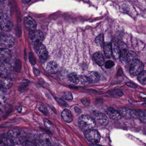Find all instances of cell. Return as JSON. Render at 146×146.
Returning a JSON list of instances; mask_svg holds the SVG:
<instances>
[{
    "mask_svg": "<svg viewBox=\"0 0 146 146\" xmlns=\"http://www.w3.org/2000/svg\"><path fill=\"white\" fill-rule=\"evenodd\" d=\"M27 136L24 131L19 129L11 130L7 133V137L14 144L23 143L26 140Z\"/></svg>",
    "mask_w": 146,
    "mask_h": 146,
    "instance_id": "cell-1",
    "label": "cell"
},
{
    "mask_svg": "<svg viewBox=\"0 0 146 146\" xmlns=\"http://www.w3.org/2000/svg\"><path fill=\"white\" fill-rule=\"evenodd\" d=\"M78 123L80 128L85 131L93 129L96 124L93 117L88 115L80 116L78 119Z\"/></svg>",
    "mask_w": 146,
    "mask_h": 146,
    "instance_id": "cell-2",
    "label": "cell"
},
{
    "mask_svg": "<svg viewBox=\"0 0 146 146\" xmlns=\"http://www.w3.org/2000/svg\"><path fill=\"white\" fill-rule=\"evenodd\" d=\"M15 39L12 35L5 34L0 38V46L4 48H11L15 44Z\"/></svg>",
    "mask_w": 146,
    "mask_h": 146,
    "instance_id": "cell-3",
    "label": "cell"
},
{
    "mask_svg": "<svg viewBox=\"0 0 146 146\" xmlns=\"http://www.w3.org/2000/svg\"><path fill=\"white\" fill-rule=\"evenodd\" d=\"M13 27V24L10 18L4 13H0V27L4 31H9Z\"/></svg>",
    "mask_w": 146,
    "mask_h": 146,
    "instance_id": "cell-4",
    "label": "cell"
},
{
    "mask_svg": "<svg viewBox=\"0 0 146 146\" xmlns=\"http://www.w3.org/2000/svg\"><path fill=\"white\" fill-rule=\"evenodd\" d=\"M84 135L87 140L93 144H97L100 140V135L96 130L91 129L85 130Z\"/></svg>",
    "mask_w": 146,
    "mask_h": 146,
    "instance_id": "cell-5",
    "label": "cell"
},
{
    "mask_svg": "<svg viewBox=\"0 0 146 146\" xmlns=\"http://www.w3.org/2000/svg\"><path fill=\"white\" fill-rule=\"evenodd\" d=\"M143 64L139 60L135 59L130 63L129 71L133 76H137L143 70Z\"/></svg>",
    "mask_w": 146,
    "mask_h": 146,
    "instance_id": "cell-6",
    "label": "cell"
},
{
    "mask_svg": "<svg viewBox=\"0 0 146 146\" xmlns=\"http://www.w3.org/2000/svg\"><path fill=\"white\" fill-rule=\"evenodd\" d=\"M35 50L41 61L44 62L47 60L48 58V53L46 47L42 43L35 46Z\"/></svg>",
    "mask_w": 146,
    "mask_h": 146,
    "instance_id": "cell-7",
    "label": "cell"
},
{
    "mask_svg": "<svg viewBox=\"0 0 146 146\" xmlns=\"http://www.w3.org/2000/svg\"><path fill=\"white\" fill-rule=\"evenodd\" d=\"M30 38L32 43L36 46L42 43L44 36L43 33L41 31L35 30L31 31L30 34Z\"/></svg>",
    "mask_w": 146,
    "mask_h": 146,
    "instance_id": "cell-8",
    "label": "cell"
},
{
    "mask_svg": "<svg viewBox=\"0 0 146 146\" xmlns=\"http://www.w3.org/2000/svg\"><path fill=\"white\" fill-rule=\"evenodd\" d=\"M121 116L128 119H132L137 117V111L128 108H123L119 111Z\"/></svg>",
    "mask_w": 146,
    "mask_h": 146,
    "instance_id": "cell-9",
    "label": "cell"
},
{
    "mask_svg": "<svg viewBox=\"0 0 146 146\" xmlns=\"http://www.w3.org/2000/svg\"><path fill=\"white\" fill-rule=\"evenodd\" d=\"M11 58V52L9 49L4 48L0 49V63L2 64L7 63Z\"/></svg>",
    "mask_w": 146,
    "mask_h": 146,
    "instance_id": "cell-10",
    "label": "cell"
},
{
    "mask_svg": "<svg viewBox=\"0 0 146 146\" xmlns=\"http://www.w3.org/2000/svg\"><path fill=\"white\" fill-rule=\"evenodd\" d=\"M38 146H53L51 138L46 134L40 135L37 138Z\"/></svg>",
    "mask_w": 146,
    "mask_h": 146,
    "instance_id": "cell-11",
    "label": "cell"
},
{
    "mask_svg": "<svg viewBox=\"0 0 146 146\" xmlns=\"http://www.w3.org/2000/svg\"><path fill=\"white\" fill-rule=\"evenodd\" d=\"M12 67L9 63L2 64L0 66V77L2 78L7 77L11 73Z\"/></svg>",
    "mask_w": 146,
    "mask_h": 146,
    "instance_id": "cell-12",
    "label": "cell"
},
{
    "mask_svg": "<svg viewBox=\"0 0 146 146\" xmlns=\"http://www.w3.org/2000/svg\"><path fill=\"white\" fill-rule=\"evenodd\" d=\"M93 118L95 121L96 123L99 125H106L108 123V118L104 113H97L94 115Z\"/></svg>",
    "mask_w": 146,
    "mask_h": 146,
    "instance_id": "cell-13",
    "label": "cell"
},
{
    "mask_svg": "<svg viewBox=\"0 0 146 146\" xmlns=\"http://www.w3.org/2000/svg\"><path fill=\"white\" fill-rule=\"evenodd\" d=\"M24 24L25 27L31 31L36 30L37 25L34 19L30 16H27L24 19Z\"/></svg>",
    "mask_w": 146,
    "mask_h": 146,
    "instance_id": "cell-14",
    "label": "cell"
},
{
    "mask_svg": "<svg viewBox=\"0 0 146 146\" xmlns=\"http://www.w3.org/2000/svg\"><path fill=\"white\" fill-rule=\"evenodd\" d=\"M120 51V60L122 62H126V57L128 54V48L125 43L123 42H120L118 45Z\"/></svg>",
    "mask_w": 146,
    "mask_h": 146,
    "instance_id": "cell-15",
    "label": "cell"
},
{
    "mask_svg": "<svg viewBox=\"0 0 146 146\" xmlns=\"http://www.w3.org/2000/svg\"><path fill=\"white\" fill-rule=\"evenodd\" d=\"M106 111L109 117L114 120H119L122 117L119 112L113 108H108Z\"/></svg>",
    "mask_w": 146,
    "mask_h": 146,
    "instance_id": "cell-16",
    "label": "cell"
},
{
    "mask_svg": "<svg viewBox=\"0 0 146 146\" xmlns=\"http://www.w3.org/2000/svg\"><path fill=\"white\" fill-rule=\"evenodd\" d=\"M112 57L113 59L117 60L120 57V51L118 45L116 42H113L111 44Z\"/></svg>",
    "mask_w": 146,
    "mask_h": 146,
    "instance_id": "cell-17",
    "label": "cell"
},
{
    "mask_svg": "<svg viewBox=\"0 0 146 146\" xmlns=\"http://www.w3.org/2000/svg\"><path fill=\"white\" fill-rule=\"evenodd\" d=\"M46 69L49 73L55 74L58 71L59 66L57 63L53 61H51L48 64Z\"/></svg>",
    "mask_w": 146,
    "mask_h": 146,
    "instance_id": "cell-18",
    "label": "cell"
},
{
    "mask_svg": "<svg viewBox=\"0 0 146 146\" xmlns=\"http://www.w3.org/2000/svg\"><path fill=\"white\" fill-rule=\"evenodd\" d=\"M62 118L65 122L70 123L72 122V117L71 112L68 109H65L63 110L61 113Z\"/></svg>",
    "mask_w": 146,
    "mask_h": 146,
    "instance_id": "cell-19",
    "label": "cell"
},
{
    "mask_svg": "<svg viewBox=\"0 0 146 146\" xmlns=\"http://www.w3.org/2000/svg\"><path fill=\"white\" fill-rule=\"evenodd\" d=\"M94 60L96 63L100 66H102L105 64V60H104V57L102 55L101 53L98 52L95 53L93 56Z\"/></svg>",
    "mask_w": 146,
    "mask_h": 146,
    "instance_id": "cell-20",
    "label": "cell"
},
{
    "mask_svg": "<svg viewBox=\"0 0 146 146\" xmlns=\"http://www.w3.org/2000/svg\"><path fill=\"white\" fill-rule=\"evenodd\" d=\"M104 52L106 57L110 59L112 57V46L111 42H106L104 45Z\"/></svg>",
    "mask_w": 146,
    "mask_h": 146,
    "instance_id": "cell-21",
    "label": "cell"
},
{
    "mask_svg": "<svg viewBox=\"0 0 146 146\" xmlns=\"http://www.w3.org/2000/svg\"><path fill=\"white\" fill-rule=\"evenodd\" d=\"M13 84V81L10 78L7 77L3 78L1 81V85L3 88L6 89L11 88Z\"/></svg>",
    "mask_w": 146,
    "mask_h": 146,
    "instance_id": "cell-22",
    "label": "cell"
},
{
    "mask_svg": "<svg viewBox=\"0 0 146 146\" xmlns=\"http://www.w3.org/2000/svg\"><path fill=\"white\" fill-rule=\"evenodd\" d=\"M67 78L69 83L73 85L77 84L80 81V78L76 74L74 73H70L69 74Z\"/></svg>",
    "mask_w": 146,
    "mask_h": 146,
    "instance_id": "cell-23",
    "label": "cell"
},
{
    "mask_svg": "<svg viewBox=\"0 0 146 146\" xmlns=\"http://www.w3.org/2000/svg\"><path fill=\"white\" fill-rule=\"evenodd\" d=\"M87 76L88 78L91 83L96 82L100 79V76L98 73L96 72H90Z\"/></svg>",
    "mask_w": 146,
    "mask_h": 146,
    "instance_id": "cell-24",
    "label": "cell"
},
{
    "mask_svg": "<svg viewBox=\"0 0 146 146\" xmlns=\"http://www.w3.org/2000/svg\"><path fill=\"white\" fill-rule=\"evenodd\" d=\"M14 145L8 137L0 135V146H11Z\"/></svg>",
    "mask_w": 146,
    "mask_h": 146,
    "instance_id": "cell-25",
    "label": "cell"
},
{
    "mask_svg": "<svg viewBox=\"0 0 146 146\" xmlns=\"http://www.w3.org/2000/svg\"><path fill=\"white\" fill-rule=\"evenodd\" d=\"M137 56L136 54L134 52L130 51V52H128V54H127L126 62L128 63H131L133 60L137 59Z\"/></svg>",
    "mask_w": 146,
    "mask_h": 146,
    "instance_id": "cell-26",
    "label": "cell"
},
{
    "mask_svg": "<svg viewBox=\"0 0 146 146\" xmlns=\"http://www.w3.org/2000/svg\"><path fill=\"white\" fill-rule=\"evenodd\" d=\"M137 79L139 82L142 84L145 85L146 84V71H143L141 73L138 75Z\"/></svg>",
    "mask_w": 146,
    "mask_h": 146,
    "instance_id": "cell-27",
    "label": "cell"
},
{
    "mask_svg": "<svg viewBox=\"0 0 146 146\" xmlns=\"http://www.w3.org/2000/svg\"><path fill=\"white\" fill-rule=\"evenodd\" d=\"M96 42L98 46H101L104 44V35L103 34H100L96 38Z\"/></svg>",
    "mask_w": 146,
    "mask_h": 146,
    "instance_id": "cell-28",
    "label": "cell"
},
{
    "mask_svg": "<svg viewBox=\"0 0 146 146\" xmlns=\"http://www.w3.org/2000/svg\"><path fill=\"white\" fill-rule=\"evenodd\" d=\"M137 117L139 118L143 122H146V111H137Z\"/></svg>",
    "mask_w": 146,
    "mask_h": 146,
    "instance_id": "cell-29",
    "label": "cell"
},
{
    "mask_svg": "<svg viewBox=\"0 0 146 146\" xmlns=\"http://www.w3.org/2000/svg\"><path fill=\"white\" fill-rule=\"evenodd\" d=\"M80 81L83 85H87L91 83L90 79L87 76H82L80 78Z\"/></svg>",
    "mask_w": 146,
    "mask_h": 146,
    "instance_id": "cell-30",
    "label": "cell"
},
{
    "mask_svg": "<svg viewBox=\"0 0 146 146\" xmlns=\"http://www.w3.org/2000/svg\"><path fill=\"white\" fill-rule=\"evenodd\" d=\"M63 98L66 100H72L73 99L72 94L70 92H66L64 94L63 96Z\"/></svg>",
    "mask_w": 146,
    "mask_h": 146,
    "instance_id": "cell-31",
    "label": "cell"
},
{
    "mask_svg": "<svg viewBox=\"0 0 146 146\" xmlns=\"http://www.w3.org/2000/svg\"><path fill=\"white\" fill-rule=\"evenodd\" d=\"M114 65V63L111 60H108L105 63V67L106 69H111Z\"/></svg>",
    "mask_w": 146,
    "mask_h": 146,
    "instance_id": "cell-32",
    "label": "cell"
},
{
    "mask_svg": "<svg viewBox=\"0 0 146 146\" xmlns=\"http://www.w3.org/2000/svg\"><path fill=\"white\" fill-rule=\"evenodd\" d=\"M111 94L118 96H122L123 95V92L119 90H115L111 92Z\"/></svg>",
    "mask_w": 146,
    "mask_h": 146,
    "instance_id": "cell-33",
    "label": "cell"
},
{
    "mask_svg": "<svg viewBox=\"0 0 146 146\" xmlns=\"http://www.w3.org/2000/svg\"><path fill=\"white\" fill-rule=\"evenodd\" d=\"M39 110L41 112H42L43 114H45V115H46L48 113L46 109L44 107L42 106H41L39 107Z\"/></svg>",
    "mask_w": 146,
    "mask_h": 146,
    "instance_id": "cell-34",
    "label": "cell"
},
{
    "mask_svg": "<svg viewBox=\"0 0 146 146\" xmlns=\"http://www.w3.org/2000/svg\"><path fill=\"white\" fill-rule=\"evenodd\" d=\"M25 146H36L34 143L31 141H27L25 143Z\"/></svg>",
    "mask_w": 146,
    "mask_h": 146,
    "instance_id": "cell-35",
    "label": "cell"
},
{
    "mask_svg": "<svg viewBox=\"0 0 146 146\" xmlns=\"http://www.w3.org/2000/svg\"><path fill=\"white\" fill-rule=\"evenodd\" d=\"M58 101L60 104H61L62 105H63L64 106H67V104L63 100L61 99H58Z\"/></svg>",
    "mask_w": 146,
    "mask_h": 146,
    "instance_id": "cell-36",
    "label": "cell"
},
{
    "mask_svg": "<svg viewBox=\"0 0 146 146\" xmlns=\"http://www.w3.org/2000/svg\"><path fill=\"white\" fill-rule=\"evenodd\" d=\"M126 84L130 88H137V86L131 83H126Z\"/></svg>",
    "mask_w": 146,
    "mask_h": 146,
    "instance_id": "cell-37",
    "label": "cell"
},
{
    "mask_svg": "<svg viewBox=\"0 0 146 146\" xmlns=\"http://www.w3.org/2000/svg\"><path fill=\"white\" fill-rule=\"evenodd\" d=\"M91 146H102V145H98V144H93L91 145Z\"/></svg>",
    "mask_w": 146,
    "mask_h": 146,
    "instance_id": "cell-38",
    "label": "cell"
},
{
    "mask_svg": "<svg viewBox=\"0 0 146 146\" xmlns=\"http://www.w3.org/2000/svg\"><path fill=\"white\" fill-rule=\"evenodd\" d=\"M1 33H2V29L0 27V36L1 35Z\"/></svg>",
    "mask_w": 146,
    "mask_h": 146,
    "instance_id": "cell-39",
    "label": "cell"
}]
</instances>
